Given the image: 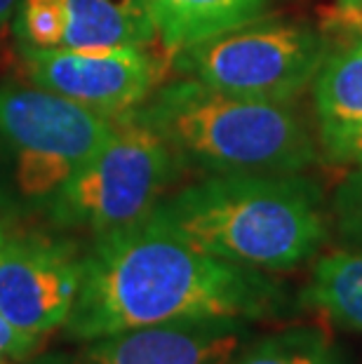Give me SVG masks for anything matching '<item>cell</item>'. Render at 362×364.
Masks as SVG:
<instances>
[{
  "instance_id": "obj_7",
  "label": "cell",
  "mask_w": 362,
  "mask_h": 364,
  "mask_svg": "<svg viewBox=\"0 0 362 364\" xmlns=\"http://www.w3.org/2000/svg\"><path fill=\"white\" fill-rule=\"evenodd\" d=\"M19 54L33 85L109 118L139 108L163 82L172 57L156 48H19Z\"/></svg>"
},
{
  "instance_id": "obj_1",
  "label": "cell",
  "mask_w": 362,
  "mask_h": 364,
  "mask_svg": "<svg viewBox=\"0 0 362 364\" xmlns=\"http://www.w3.org/2000/svg\"><path fill=\"white\" fill-rule=\"evenodd\" d=\"M268 273L223 261L174 233L156 214L97 235L80 259V287L64 322L68 338L95 341L153 324L287 313Z\"/></svg>"
},
{
  "instance_id": "obj_6",
  "label": "cell",
  "mask_w": 362,
  "mask_h": 364,
  "mask_svg": "<svg viewBox=\"0 0 362 364\" xmlns=\"http://www.w3.org/2000/svg\"><path fill=\"white\" fill-rule=\"evenodd\" d=\"M115 118L48 90L0 87V141L26 198H50L104 149Z\"/></svg>"
},
{
  "instance_id": "obj_20",
  "label": "cell",
  "mask_w": 362,
  "mask_h": 364,
  "mask_svg": "<svg viewBox=\"0 0 362 364\" xmlns=\"http://www.w3.org/2000/svg\"><path fill=\"white\" fill-rule=\"evenodd\" d=\"M341 7L346 12L362 14V0H341Z\"/></svg>"
},
{
  "instance_id": "obj_8",
  "label": "cell",
  "mask_w": 362,
  "mask_h": 364,
  "mask_svg": "<svg viewBox=\"0 0 362 364\" xmlns=\"http://www.w3.org/2000/svg\"><path fill=\"white\" fill-rule=\"evenodd\" d=\"M80 259L48 237L0 235V313L28 334L61 327L78 296Z\"/></svg>"
},
{
  "instance_id": "obj_17",
  "label": "cell",
  "mask_w": 362,
  "mask_h": 364,
  "mask_svg": "<svg viewBox=\"0 0 362 364\" xmlns=\"http://www.w3.org/2000/svg\"><path fill=\"white\" fill-rule=\"evenodd\" d=\"M320 144L329 160L362 167V122H356V125H320Z\"/></svg>"
},
{
  "instance_id": "obj_4",
  "label": "cell",
  "mask_w": 362,
  "mask_h": 364,
  "mask_svg": "<svg viewBox=\"0 0 362 364\" xmlns=\"http://www.w3.org/2000/svg\"><path fill=\"white\" fill-rule=\"evenodd\" d=\"M179 167L163 136L134 111L115 115L111 139L48 198V214L59 228L111 233L149 216Z\"/></svg>"
},
{
  "instance_id": "obj_19",
  "label": "cell",
  "mask_w": 362,
  "mask_h": 364,
  "mask_svg": "<svg viewBox=\"0 0 362 364\" xmlns=\"http://www.w3.org/2000/svg\"><path fill=\"white\" fill-rule=\"evenodd\" d=\"M17 7H19V0H0V43H5L12 33Z\"/></svg>"
},
{
  "instance_id": "obj_16",
  "label": "cell",
  "mask_w": 362,
  "mask_h": 364,
  "mask_svg": "<svg viewBox=\"0 0 362 364\" xmlns=\"http://www.w3.org/2000/svg\"><path fill=\"white\" fill-rule=\"evenodd\" d=\"M329 219L334 221L339 237L351 247H362V167H353L339 181Z\"/></svg>"
},
{
  "instance_id": "obj_15",
  "label": "cell",
  "mask_w": 362,
  "mask_h": 364,
  "mask_svg": "<svg viewBox=\"0 0 362 364\" xmlns=\"http://www.w3.org/2000/svg\"><path fill=\"white\" fill-rule=\"evenodd\" d=\"M66 28L64 0H19V12L12 31L19 48H61Z\"/></svg>"
},
{
  "instance_id": "obj_3",
  "label": "cell",
  "mask_w": 362,
  "mask_h": 364,
  "mask_svg": "<svg viewBox=\"0 0 362 364\" xmlns=\"http://www.w3.org/2000/svg\"><path fill=\"white\" fill-rule=\"evenodd\" d=\"M134 115L163 136L181 167L205 174H292L318 162V144L292 104L261 102L181 78Z\"/></svg>"
},
{
  "instance_id": "obj_10",
  "label": "cell",
  "mask_w": 362,
  "mask_h": 364,
  "mask_svg": "<svg viewBox=\"0 0 362 364\" xmlns=\"http://www.w3.org/2000/svg\"><path fill=\"white\" fill-rule=\"evenodd\" d=\"M61 48L115 50L160 48L158 28L144 0H64Z\"/></svg>"
},
{
  "instance_id": "obj_12",
  "label": "cell",
  "mask_w": 362,
  "mask_h": 364,
  "mask_svg": "<svg viewBox=\"0 0 362 364\" xmlns=\"http://www.w3.org/2000/svg\"><path fill=\"white\" fill-rule=\"evenodd\" d=\"M302 304L339 327L362 334V247L339 250L315 261Z\"/></svg>"
},
{
  "instance_id": "obj_13",
  "label": "cell",
  "mask_w": 362,
  "mask_h": 364,
  "mask_svg": "<svg viewBox=\"0 0 362 364\" xmlns=\"http://www.w3.org/2000/svg\"><path fill=\"white\" fill-rule=\"evenodd\" d=\"M311 87L320 125L362 122V38L329 50Z\"/></svg>"
},
{
  "instance_id": "obj_2",
  "label": "cell",
  "mask_w": 362,
  "mask_h": 364,
  "mask_svg": "<svg viewBox=\"0 0 362 364\" xmlns=\"http://www.w3.org/2000/svg\"><path fill=\"white\" fill-rule=\"evenodd\" d=\"M153 214L207 254L261 273L299 268L329 237L322 191L302 172L207 174Z\"/></svg>"
},
{
  "instance_id": "obj_5",
  "label": "cell",
  "mask_w": 362,
  "mask_h": 364,
  "mask_svg": "<svg viewBox=\"0 0 362 364\" xmlns=\"http://www.w3.org/2000/svg\"><path fill=\"white\" fill-rule=\"evenodd\" d=\"M327 52V38L311 26L254 19L176 52L172 66L219 92L292 104L313 85Z\"/></svg>"
},
{
  "instance_id": "obj_14",
  "label": "cell",
  "mask_w": 362,
  "mask_h": 364,
  "mask_svg": "<svg viewBox=\"0 0 362 364\" xmlns=\"http://www.w3.org/2000/svg\"><path fill=\"white\" fill-rule=\"evenodd\" d=\"M228 364H341V358L325 329L299 324L247 341Z\"/></svg>"
},
{
  "instance_id": "obj_18",
  "label": "cell",
  "mask_w": 362,
  "mask_h": 364,
  "mask_svg": "<svg viewBox=\"0 0 362 364\" xmlns=\"http://www.w3.org/2000/svg\"><path fill=\"white\" fill-rule=\"evenodd\" d=\"M38 334H28V331L19 329L7 317L0 313V362L5 360H24L41 346Z\"/></svg>"
},
{
  "instance_id": "obj_11",
  "label": "cell",
  "mask_w": 362,
  "mask_h": 364,
  "mask_svg": "<svg viewBox=\"0 0 362 364\" xmlns=\"http://www.w3.org/2000/svg\"><path fill=\"white\" fill-rule=\"evenodd\" d=\"M160 43L172 54L259 19L271 0H144Z\"/></svg>"
},
{
  "instance_id": "obj_9",
  "label": "cell",
  "mask_w": 362,
  "mask_h": 364,
  "mask_svg": "<svg viewBox=\"0 0 362 364\" xmlns=\"http://www.w3.org/2000/svg\"><path fill=\"white\" fill-rule=\"evenodd\" d=\"M250 338L247 320H181L85 341L61 364H228Z\"/></svg>"
}]
</instances>
